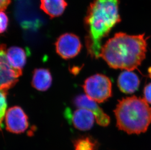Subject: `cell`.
Returning a JSON list of instances; mask_svg holds the SVG:
<instances>
[{
	"instance_id": "cell-15",
	"label": "cell",
	"mask_w": 151,
	"mask_h": 150,
	"mask_svg": "<svg viewBox=\"0 0 151 150\" xmlns=\"http://www.w3.org/2000/svg\"><path fill=\"white\" fill-rule=\"evenodd\" d=\"M98 143L90 136H84L74 141V150H97Z\"/></svg>"
},
{
	"instance_id": "cell-13",
	"label": "cell",
	"mask_w": 151,
	"mask_h": 150,
	"mask_svg": "<svg viewBox=\"0 0 151 150\" xmlns=\"http://www.w3.org/2000/svg\"><path fill=\"white\" fill-rule=\"evenodd\" d=\"M6 57L9 64L14 69L22 71L27 61V51L19 47H11L6 50Z\"/></svg>"
},
{
	"instance_id": "cell-14",
	"label": "cell",
	"mask_w": 151,
	"mask_h": 150,
	"mask_svg": "<svg viewBox=\"0 0 151 150\" xmlns=\"http://www.w3.org/2000/svg\"><path fill=\"white\" fill-rule=\"evenodd\" d=\"M67 6L65 0H41V9L51 18L61 15Z\"/></svg>"
},
{
	"instance_id": "cell-18",
	"label": "cell",
	"mask_w": 151,
	"mask_h": 150,
	"mask_svg": "<svg viewBox=\"0 0 151 150\" xmlns=\"http://www.w3.org/2000/svg\"><path fill=\"white\" fill-rule=\"evenodd\" d=\"M144 99L151 104V83L147 84L144 89Z\"/></svg>"
},
{
	"instance_id": "cell-17",
	"label": "cell",
	"mask_w": 151,
	"mask_h": 150,
	"mask_svg": "<svg viewBox=\"0 0 151 150\" xmlns=\"http://www.w3.org/2000/svg\"><path fill=\"white\" fill-rule=\"evenodd\" d=\"M9 19L6 15L0 11V33L4 32L7 29Z\"/></svg>"
},
{
	"instance_id": "cell-12",
	"label": "cell",
	"mask_w": 151,
	"mask_h": 150,
	"mask_svg": "<svg viewBox=\"0 0 151 150\" xmlns=\"http://www.w3.org/2000/svg\"><path fill=\"white\" fill-rule=\"evenodd\" d=\"M52 79L49 70L45 68L35 69L32 78V86L37 90L45 91L51 86Z\"/></svg>"
},
{
	"instance_id": "cell-8",
	"label": "cell",
	"mask_w": 151,
	"mask_h": 150,
	"mask_svg": "<svg viewBox=\"0 0 151 150\" xmlns=\"http://www.w3.org/2000/svg\"><path fill=\"white\" fill-rule=\"evenodd\" d=\"M5 123L6 130L14 134L23 133L29 127L27 115L19 106H14L7 111Z\"/></svg>"
},
{
	"instance_id": "cell-7",
	"label": "cell",
	"mask_w": 151,
	"mask_h": 150,
	"mask_svg": "<svg viewBox=\"0 0 151 150\" xmlns=\"http://www.w3.org/2000/svg\"><path fill=\"white\" fill-rule=\"evenodd\" d=\"M55 45L57 54L66 60L76 57L82 48L80 39L72 33H65L60 36Z\"/></svg>"
},
{
	"instance_id": "cell-1",
	"label": "cell",
	"mask_w": 151,
	"mask_h": 150,
	"mask_svg": "<svg viewBox=\"0 0 151 150\" xmlns=\"http://www.w3.org/2000/svg\"><path fill=\"white\" fill-rule=\"evenodd\" d=\"M147 39L144 34L117 33L102 46L100 57L111 68L132 71L145 58Z\"/></svg>"
},
{
	"instance_id": "cell-3",
	"label": "cell",
	"mask_w": 151,
	"mask_h": 150,
	"mask_svg": "<svg viewBox=\"0 0 151 150\" xmlns=\"http://www.w3.org/2000/svg\"><path fill=\"white\" fill-rule=\"evenodd\" d=\"M117 127L128 134L145 133L151 123V107L145 99L136 96L119 101L114 109Z\"/></svg>"
},
{
	"instance_id": "cell-10",
	"label": "cell",
	"mask_w": 151,
	"mask_h": 150,
	"mask_svg": "<svg viewBox=\"0 0 151 150\" xmlns=\"http://www.w3.org/2000/svg\"><path fill=\"white\" fill-rule=\"evenodd\" d=\"M73 103L79 108H84L91 111L94 115L97 123L100 126L106 127L110 124L109 116L104 113L96 102L88 98L87 95L77 96L74 98Z\"/></svg>"
},
{
	"instance_id": "cell-5",
	"label": "cell",
	"mask_w": 151,
	"mask_h": 150,
	"mask_svg": "<svg viewBox=\"0 0 151 150\" xmlns=\"http://www.w3.org/2000/svg\"><path fill=\"white\" fill-rule=\"evenodd\" d=\"M111 82L108 76L96 74L86 79L83 88L86 95L98 103L107 101L111 96Z\"/></svg>"
},
{
	"instance_id": "cell-20",
	"label": "cell",
	"mask_w": 151,
	"mask_h": 150,
	"mask_svg": "<svg viewBox=\"0 0 151 150\" xmlns=\"http://www.w3.org/2000/svg\"><path fill=\"white\" fill-rule=\"evenodd\" d=\"M148 73L149 76H150V78H151V67H150V68H149Z\"/></svg>"
},
{
	"instance_id": "cell-2",
	"label": "cell",
	"mask_w": 151,
	"mask_h": 150,
	"mask_svg": "<svg viewBox=\"0 0 151 150\" xmlns=\"http://www.w3.org/2000/svg\"><path fill=\"white\" fill-rule=\"evenodd\" d=\"M119 4V0H94L90 6L85 21L88 31L86 44L93 58L100 57L102 40L121 21Z\"/></svg>"
},
{
	"instance_id": "cell-16",
	"label": "cell",
	"mask_w": 151,
	"mask_h": 150,
	"mask_svg": "<svg viewBox=\"0 0 151 150\" xmlns=\"http://www.w3.org/2000/svg\"><path fill=\"white\" fill-rule=\"evenodd\" d=\"M7 91L0 90V130L3 127V121L7 108Z\"/></svg>"
},
{
	"instance_id": "cell-9",
	"label": "cell",
	"mask_w": 151,
	"mask_h": 150,
	"mask_svg": "<svg viewBox=\"0 0 151 150\" xmlns=\"http://www.w3.org/2000/svg\"><path fill=\"white\" fill-rule=\"evenodd\" d=\"M65 115L70 124H73L74 127L81 131L91 129L96 119L91 111L84 108H79L73 113L71 112L70 109L67 108Z\"/></svg>"
},
{
	"instance_id": "cell-4",
	"label": "cell",
	"mask_w": 151,
	"mask_h": 150,
	"mask_svg": "<svg viewBox=\"0 0 151 150\" xmlns=\"http://www.w3.org/2000/svg\"><path fill=\"white\" fill-rule=\"evenodd\" d=\"M15 15L20 26L27 31H36L44 23L34 0H15Z\"/></svg>"
},
{
	"instance_id": "cell-11",
	"label": "cell",
	"mask_w": 151,
	"mask_h": 150,
	"mask_svg": "<svg viewBox=\"0 0 151 150\" xmlns=\"http://www.w3.org/2000/svg\"><path fill=\"white\" fill-rule=\"evenodd\" d=\"M117 84L121 92L126 94L133 93L138 89L139 79L134 73L126 70L120 74Z\"/></svg>"
},
{
	"instance_id": "cell-19",
	"label": "cell",
	"mask_w": 151,
	"mask_h": 150,
	"mask_svg": "<svg viewBox=\"0 0 151 150\" xmlns=\"http://www.w3.org/2000/svg\"><path fill=\"white\" fill-rule=\"evenodd\" d=\"M11 0H0V11L6 10L10 4Z\"/></svg>"
},
{
	"instance_id": "cell-6",
	"label": "cell",
	"mask_w": 151,
	"mask_h": 150,
	"mask_svg": "<svg viewBox=\"0 0 151 150\" xmlns=\"http://www.w3.org/2000/svg\"><path fill=\"white\" fill-rule=\"evenodd\" d=\"M22 71L15 69L9 64L4 44L0 45V90L6 91L14 86Z\"/></svg>"
}]
</instances>
